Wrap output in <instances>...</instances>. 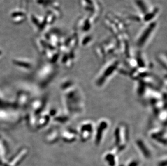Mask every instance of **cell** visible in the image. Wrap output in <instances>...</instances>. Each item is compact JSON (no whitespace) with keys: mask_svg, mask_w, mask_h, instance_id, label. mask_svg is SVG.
<instances>
[{"mask_svg":"<svg viewBox=\"0 0 167 166\" xmlns=\"http://www.w3.org/2000/svg\"><path fill=\"white\" fill-rule=\"evenodd\" d=\"M155 23H152L150 25H149L148 27L147 28V29L145 30V32L142 34V36L140 37V38L139 39L138 41V44L139 45H142V44L145 42V41L147 40V39L148 38L149 35L151 33L152 30L154 29V28H155Z\"/></svg>","mask_w":167,"mask_h":166,"instance_id":"obj_1","label":"cell"},{"mask_svg":"<svg viewBox=\"0 0 167 166\" xmlns=\"http://www.w3.org/2000/svg\"><path fill=\"white\" fill-rule=\"evenodd\" d=\"M106 160L110 166H114L115 165V157L112 154H108L106 156Z\"/></svg>","mask_w":167,"mask_h":166,"instance_id":"obj_2","label":"cell"},{"mask_svg":"<svg viewBox=\"0 0 167 166\" xmlns=\"http://www.w3.org/2000/svg\"><path fill=\"white\" fill-rule=\"evenodd\" d=\"M139 147H140L141 151H142L143 155H145V156L146 158H150V153H149L148 150L147 149V148L145 147V146L143 144H140Z\"/></svg>","mask_w":167,"mask_h":166,"instance_id":"obj_3","label":"cell"},{"mask_svg":"<svg viewBox=\"0 0 167 166\" xmlns=\"http://www.w3.org/2000/svg\"><path fill=\"white\" fill-rule=\"evenodd\" d=\"M155 13H152L149 14L148 15H147L146 17H145V20L148 21L149 19H152V17L155 16Z\"/></svg>","mask_w":167,"mask_h":166,"instance_id":"obj_4","label":"cell"},{"mask_svg":"<svg viewBox=\"0 0 167 166\" xmlns=\"http://www.w3.org/2000/svg\"><path fill=\"white\" fill-rule=\"evenodd\" d=\"M138 166V162L137 161H133L129 164L128 166Z\"/></svg>","mask_w":167,"mask_h":166,"instance_id":"obj_5","label":"cell"},{"mask_svg":"<svg viewBox=\"0 0 167 166\" xmlns=\"http://www.w3.org/2000/svg\"><path fill=\"white\" fill-rule=\"evenodd\" d=\"M167 166V162L166 161H163L158 164V166Z\"/></svg>","mask_w":167,"mask_h":166,"instance_id":"obj_6","label":"cell"},{"mask_svg":"<svg viewBox=\"0 0 167 166\" xmlns=\"http://www.w3.org/2000/svg\"><path fill=\"white\" fill-rule=\"evenodd\" d=\"M23 15L22 13H15L13 14V16H21Z\"/></svg>","mask_w":167,"mask_h":166,"instance_id":"obj_7","label":"cell"},{"mask_svg":"<svg viewBox=\"0 0 167 166\" xmlns=\"http://www.w3.org/2000/svg\"><path fill=\"white\" fill-rule=\"evenodd\" d=\"M33 20L34 22H35V24H38V21H37V20L36 19H35V18H34V17H33Z\"/></svg>","mask_w":167,"mask_h":166,"instance_id":"obj_8","label":"cell"},{"mask_svg":"<svg viewBox=\"0 0 167 166\" xmlns=\"http://www.w3.org/2000/svg\"><path fill=\"white\" fill-rule=\"evenodd\" d=\"M119 166H124L123 165H120Z\"/></svg>","mask_w":167,"mask_h":166,"instance_id":"obj_9","label":"cell"}]
</instances>
